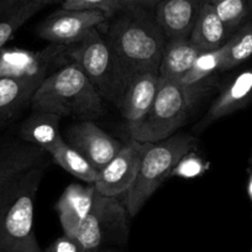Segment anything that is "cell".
<instances>
[{
  "label": "cell",
  "mask_w": 252,
  "mask_h": 252,
  "mask_svg": "<svg viewBox=\"0 0 252 252\" xmlns=\"http://www.w3.org/2000/svg\"><path fill=\"white\" fill-rule=\"evenodd\" d=\"M147 6H125L115 14L106 40L131 77L144 72L158 73L167 36Z\"/></svg>",
  "instance_id": "obj_1"
},
{
  "label": "cell",
  "mask_w": 252,
  "mask_h": 252,
  "mask_svg": "<svg viewBox=\"0 0 252 252\" xmlns=\"http://www.w3.org/2000/svg\"><path fill=\"white\" fill-rule=\"evenodd\" d=\"M30 104L32 110L81 121L94 120L105 113L103 98L81 67L72 61L42 79Z\"/></svg>",
  "instance_id": "obj_2"
},
{
  "label": "cell",
  "mask_w": 252,
  "mask_h": 252,
  "mask_svg": "<svg viewBox=\"0 0 252 252\" xmlns=\"http://www.w3.org/2000/svg\"><path fill=\"white\" fill-rule=\"evenodd\" d=\"M67 57L81 67L103 100L118 106L132 77L98 29L81 42L67 46Z\"/></svg>",
  "instance_id": "obj_3"
},
{
  "label": "cell",
  "mask_w": 252,
  "mask_h": 252,
  "mask_svg": "<svg viewBox=\"0 0 252 252\" xmlns=\"http://www.w3.org/2000/svg\"><path fill=\"white\" fill-rule=\"evenodd\" d=\"M46 167L31 169L0 190V252H13L35 236V203Z\"/></svg>",
  "instance_id": "obj_4"
},
{
  "label": "cell",
  "mask_w": 252,
  "mask_h": 252,
  "mask_svg": "<svg viewBox=\"0 0 252 252\" xmlns=\"http://www.w3.org/2000/svg\"><path fill=\"white\" fill-rule=\"evenodd\" d=\"M195 144V137L188 134H176L154 144L147 142L136 179L125 194L130 217L139 214L145 203L176 171L179 162L194 149Z\"/></svg>",
  "instance_id": "obj_5"
},
{
  "label": "cell",
  "mask_w": 252,
  "mask_h": 252,
  "mask_svg": "<svg viewBox=\"0 0 252 252\" xmlns=\"http://www.w3.org/2000/svg\"><path fill=\"white\" fill-rule=\"evenodd\" d=\"M193 106L181 84L159 78L154 104L141 124L129 132L130 137L149 144L168 139L183 126Z\"/></svg>",
  "instance_id": "obj_6"
},
{
  "label": "cell",
  "mask_w": 252,
  "mask_h": 252,
  "mask_svg": "<svg viewBox=\"0 0 252 252\" xmlns=\"http://www.w3.org/2000/svg\"><path fill=\"white\" fill-rule=\"evenodd\" d=\"M127 217L125 203L96 192L91 213L74 235L82 252H98L105 241L125 244L129 234Z\"/></svg>",
  "instance_id": "obj_7"
},
{
  "label": "cell",
  "mask_w": 252,
  "mask_h": 252,
  "mask_svg": "<svg viewBox=\"0 0 252 252\" xmlns=\"http://www.w3.org/2000/svg\"><path fill=\"white\" fill-rule=\"evenodd\" d=\"M106 19L108 16L100 10L61 9L41 21L36 32L40 38L55 45L72 46L81 42Z\"/></svg>",
  "instance_id": "obj_8"
},
{
  "label": "cell",
  "mask_w": 252,
  "mask_h": 252,
  "mask_svg": "<svg viewBox=\"0 0 252 252\" xmlns=\"http://www.w3.org/2000/svg\"><path fill=\"white\" fill-rule=\"evenodd\" d=\"M147 142H140L130 137L123 144L120 151L99 171L94 187L99 194L118 198L129 192L136 179L146 151Z\"/></svg>",
  "instance_id": "obj_9"
},
{
  "label": "cell",
  "mask_w": 252,
  "mask_h": 252,
  "mask_svg": "<svg viewBox=\"0 0 252 252\" xmlns=\"http://www.w3.org/2000/svg\"><path fill=\"white\" fill-rule=\"evenodd\" d=\"M67 144L83 155L96 171H101L123 147V144L92 120L73 124L67 131Z\"/></svg>",
  "instance_id": "obj_10"
},
{
  "label": "cell",
  "mask_w": 252,
  "mask_h": 252,
  "mask_svg": "<svg viewBox=\"0 0 252 252\" xmlns=\"http://www.w3.org/2000/svg\"><path fill=\"white\" fill-rule=\"evenodd\" d=\"M158 86L159 76L154 72L137 73L131 78L116 106L125 120L129 132L136 129L147 115L156 98Z\"/></svg>",
  "instance_id": "obj_11"
},
{
  "label": "cell",
  "mask_w": 252,
  "mask_h": 252,
  "mask_svg": "<svg viewBox=\"0 0 252 252\" xmlns=\"http://www.w3.org/2000/svg\"><path fill=\"white\" fill-rule=\"evenodd\" d=\"M252 101V67L237 73L220 91L209 110L198 124V130L207 129L215 121L225 118L240 109H244Z\"/></svg>",
  "instance_id": "obj_12"
},
{
  "label": "cell",
  "mask_w": 252,
  "mask_h": 252,
  "mask_svg": "<svg viewBox=\"0 0 252 252\" xmlns=\"http://www.w3.org/2000/svg\"><path fill=\"white\" fill-rule=\"evenodd\" d=\"M47 152L29 142H13L0 147V190L36 167L47 164Z\"/></svg>",
  "instance_id": "obj_13"
},
{
  "label": "cell",
  "mask_w": 252,
  "mask_h": 252,
  "mask_svg": "<svg viewBox=\"0 0 252 252\" xmlns=\"http://www.w3.org/2000/svg\"><path fill=\"white\" fill-rule=\"evenodd\" d=\"M96 189L94 184L72 183L61 194L56 210L64 235L74 237L77 230L91 213Z\"/></svg>",
  "instance_id": "obj_14"
},
{
  "label": "cell",
  "mask_w": 252,
  "mask_h": 252,
  "mask_svg": "<svg viewBox=\"0 0 252 252\" xmlns=\"http://www.w3.org/2000/svg\"><path fill=\"white\" fill-rule=\"evenodd\" d=\"M209 0H163L156 5L157 23L167 38L189 37L203 5Z\"/></svg>",
  "instance_id": "obj_15"
},
{
  "label": "cell",
  "mask_w": 252,
  "mask_h": 252,
  "mask_svg": "<svg viewBox=\"0 0 252 252\" xmlns=\"http://www.w3.org/2000/svg\"><path fill=\"white\" fill-rule=\"evenodd\" d=\"M43 78V72L0 78V126L30 103Z\"/></svg>",
  "instance_id": "obj_16"
},
{
  "label": "cell",
  "mask_w": 252,
  "mask_h": 252,
  "mask_svg": "<svg viewBox=\"0 0 252 252\" xmlns=\"http://www.w3.org/2000/svg\"><path fill=\"white\" fill-rule=\"evenodd\" d=\"M202 51L189 37L167 38L159 63V78L179 82L192 68Z\"/></svg>",
  "instance_id": "obj_17"
},
{
  "label": "cell",
  "mask_w": 252,
  "mask_h": 252,
  "mask_svg": "<svg viewBox=\"0 0 252 252\" xmlns=\"http://www.w3.org/2000/svg\"><path fill=\"white\" fill-rule=\"evenodd\" d=\"M61 119L62 118L58 115L47 111L33 110L32 114L21 124V140L40 147L50 155L64 141L60 132Z\"/></svg>",
  "instance_id": "obj_18"
},
{
  "label": "cell",
  "mask_w": 252,
  "mask_h": 252,
  "mask_svg": "<svg viewBox=\"0 0 252 252\" xmlns=\"http://www.w3.org/2000/svg\"><path fill=\"white\" fill-rule=\"evenodd\" d=\"M222 55H224L222 47L215 51L202 52L198 56L197 61L192 68L189 69L188 73L181 81L177 82L186 91L194 105L198 99L214 83L215 77L220 72Z\"/></svg>",
  "instance_id": "obj_19"
},
{
  "label": "cell",
  "mask_w": 252,
  "mask_h": 252,
  "mask_svg": "<svg viewBox=\"0 0 252 252\" xmlns=\"http://www.w3.org/2000/svg\"><path fill=\"white\" fill-rule=\"evenodd\" d=\"M231 35L212 4L208 1L203 5L189 38L202 52H208L221 48Z\"/></svg>",
  "instance_id": "obj_20"
},
{
  "label": "cell",
  "mask_w": 252,
  "mask_h": 252,
  "mask_svg": "<svg viewBox=\"0 0 252 252\" xmlns=\"http://www.w3.org/2000/svg\"><path fill=\"white\" fill-rule=\"evenodd\" d=\"M50 156L58 166L62 167L72 176L77 177L88 184L95 183L99 172L92 166L91 162L83 155L69 146L66 141H63L57 149L53 150Z\"/></svg>",
  "instance_id": "obj_21"
},
{
  "label": "cell",
  "mask_w": 252,
  "mask_h": 252,
  "mask_svg": "<svg viewBox=\"0 0 252 252\" xmlns=\"http://www.w3.org/2000/svg\"><path fill=\"white\" fill-rule=\"evenodd\" d=\"M220 72L229 71L252 57V20L237 29L224 46Z\"/></svg>",
  "instance_id": "obj_22"
},
{
  "label": "cell",
  "mask_w": 252,
  "mask_h": 252,
  "mask_svg": "<svg viewBox=\"0 0 252 252\" xmlns=\"http://www.w3.org/2000/svg\"><path fill=\"white\" fill-rule=\"evenodd\" d=\"M43 8L35 0H20L0 14V50L13 38L19 29Z\"/></svg>",
  "instance_id": "obj_23"
},
{
  "label": "cell",
  "mask_w": 252,
  "mask_h": 252,
  "mask_svg": "<svg viewBox=\"0 0 252 252\" xmlns=\"http://www.w3.org/2000/svg\"><path fill=\"white\" fill-rule=\"evenodd\" d=\"M209 3L231 33L252 20V0H209Z\"/></svg>",
  "instance_id": "obj_24"
},
{
  "label": "cell",
  "mask_w": 252,
  "mask_h": 252,
  "mask_svg": "<svg viewBox=\"0 0 252 252\" xmlns=\"http://www.w3.org/2000/svg\"><path fill=\"white\" fill-rule=\"evenodd\" d=\"M121 0H63L62 9L72 10H100L113 18L120 10Z\"/></svg>",
  "instance_id": "obj_25"
},
{
  "label": "cell",
  "mask_w": 252,
  "mask_h": 252,
  "mask_svg": "<svg viewBox=\"0 0 252 252\" xmlns=\"http://www.w3.org/2000/svg\"><path fill=\"white\" fill-rule=\"evenodd\" d=\"M45 252H82V249L74 237L63 234L61 237H57Z\"/></svg>",
  "instance_id": "obj_26"
},
{
  "label": "cell",
  "mask_w": 252,
  "mask_h": 252,
  "mask_svg": "<svg viewBox=\"0 0 252 252\" xmlns=\"http://www.w3.org/2000/svg\"><path fill=\"white\" fill-rule=\"evenodd\" d=\"M13 252H45V251L41 250L36 236H32L31 239H29L28 241L24 242L21 246H19L18 249L14 250Z\"/></svg>",
  "instance_id": "obj_27"
},
{
  "label": "cell",
  "mask_w": 252,
  "mask_h": 252,
  "mask_svg": "<svg viewBox=\"0 0 252 252\" xmlns=\"http://www.w3.org/2000/svg\"><path fill=\"white\" fill-rule=\"evenodd\" d=\"M163 0H121L120 3V10L125 6L130 5H140V6H151V5H157L158 3H161Z\"/></svg>",
  "instance_id": "obj_28"
},
{
  "label": "cell",
  "mask_w": 252,
  "mask_h": 252,
  "mask_svg": "<svg viewBox=\"0 0 252 252\" xmlns=\"http://www.w3.org/2000/svg\"><path fill=\"white\" fill-rule=\"evenodd\" d=\"M19 1H20V0H0V14L4 13L5 10H8L9 8L15 5Z\"/></svg>",
  "instance_id": "obj_29"
},
{
  "label": "cell",
  "mask_w": 252,
  "mask_h": 252,
  "mask_svg": "<svg viewBox=\"0 0 252 252\" xmlns=\"http://www.w3.org/2000/svg\"><path fill=\"white\" fill-rule=\"evenodd\" d=\"M9 69L10 68L6 66V63L0 58V78H3V77L5 76H15V74H11L10 72H9Z\"/></svg>",
  "instance_id": "obj_30"
},
{
  "label": "cell",
  "mask_w": 252,
  "mask_h": 252,
  "mask_svg": "<svg viewBox=\"0 0 252 252\" xmlns=\"http://www.w3.org/2000/svg\"><path fill=\"white\" fill-rule=\"evenodd\" d=\"M37 3L42 4L43 6L47 5V4H52V3H57V1H63V0H35Z\"/></svg>",
  "instance_id": "obj_31"
},
{
  "label": "cell",
  "mask_w": 252,
  "mask_h": 252,
  "mask_svg": "<svg viewBox=\"0 0 252 252\" xmlns=\"http://www.w3.org/2000/svg\"><path fill=\"white\" fill-rule=\"evenodd\" d=\"M249 195H250V199L252 200V174L249 178Z\"/></svg>",
  "instance_id": "obj_32"
},
{
  "label": "cell",
  "mask_w": 252,
  "mask_h": 252,
  "mask_svg": "<svg viewBox=\"0 0 252 252\" xmlns=\"http://www.w3.org/2000/svg\"><path fill=\"white\" fill-rule=\"evenodd\" d=\"M98 252H119V251H116V250H113V249H100Z\"/></svg>",
  "instance_id": "obj_33"
},
{
  "label": "cell",
  "mask_w": 252,
  "mask_h": 252,
  "mask_svg": "<svg viewBox=\"0 0 252 252\" xmlns=\"http://www.w3.org/2000/svg\"><path fill=\"white\" fill-rule=\"evenodd\" d=\"M250 252H252V249H251V250H250Z\"/></svg>",
  "instance_id": "obj_34"
}]
</instances>
